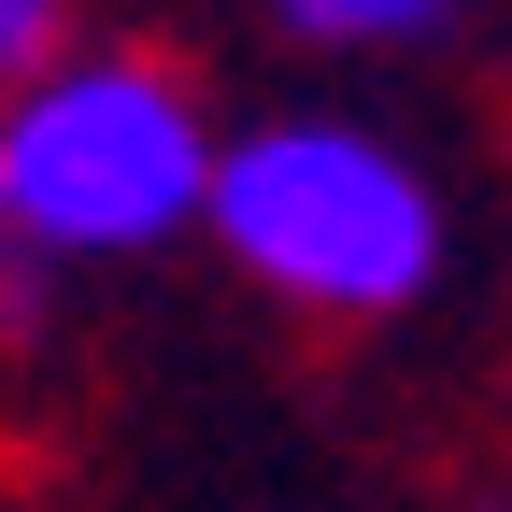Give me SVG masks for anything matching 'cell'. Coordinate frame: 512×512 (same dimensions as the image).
<instances>
[{"mask_svg": "<svg viewBox=\"0 0 512 512\" xmlns=\"http://www.w3.org/2000/svg\"><path fill=\"white\" fill-rule=\"evenodd\" d=\"M214 100L143 43H57L0 86V299H43L72 271H128L200 228Z\"/></svg>", "mask_w": 512, "mask_h": 512, "instance_id": "6da1fadb", "label": "cell"}, {"mask_svg": "<svg viewBox=\"0 0 512 512\" xmlns=\"http://www.w3.org/2000/svg\"><path fill=\"white\" fill-rule=\"evenodd\" d=\"M200 242L271 313H299V328H399V313L441 285L456 214H441V171L399 143V128L285 100V114L214 128Z\"/></svg>", "mask_w": 512, "mask_h": 512, "instance_id": "7a4b0ae2", "label": "cell"}, {"mask_svg": "<svg viewBox=\"0 0 512 512\" xmlns=\"http://www.w3.org/2000/svg\"><path fill=\"white\" fill-rule=\"evenodd\" d=\"M271 15H285V43H313V57H427L470 0H271Z\"/></svg>", "mask_w": 512, "mask_h": 512, "instance_id": "3957f363", "label": "cell"}, {"mask_svg": "<svg viewBox=\"0 0 512 512\" xmlns=\"http://www.w3.org/2000/svg\"><path fill=\"white\" fill-rule=\"evenodd\" d=\"M72 43V0H0V86L29 72V57H57Z\"/></svg>", "mask_w": 512, "mask_h": 512, "instance_id": "277c9868", "label": "cell"}]
</instances>
